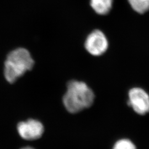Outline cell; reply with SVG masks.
<instances>
[{"label": "cell", "instance_id": "1", "mask_svg": "<svg viewBox=\"0 0 149 149\" xmlns=\"http://www.w3.org/2000/svg\"><path fill=\"white\" fill-rule=\"evenodd\" d=\"M95 98L93 91L84 82L72 80L68 84L63 101L68 112L76 113L90 107Z\"/></svg>", "mask_w": 149, "mask_h": 149}, {"label": "cell", "instance_id": "2", "mask_svg": "<svg viewBox=\"0 0 149 149\" xmlns=\"http://www.w3.org/2000/svg\"><path fill=\"white\" fill-rule=\"evenodd\" d=\"M34 61L25 48H17L9 54L6 60L4 74L9 83H14L27 71L32 69Z\"/></svg>", "mask_w": 149, "mask_h": 149}, {"label": "cell", "instance_id": "3", "mask_svg": "<svg viewBox=\"0 0 149 149\" xmlns=\"http://www.w3.org/2000/svg\"><path fill=\"white\" fill-rule=\"evenodd\" d=\"M85 47L92 55L98 56L106 52L108 47V42L103 32L96 29L90 33L86 38Z\"/></svg>", "mask_w": 149, "mask_h": 149}, {"label": "cell", "instance_id": "4", "mask_svg": "<svg viewBox=\"0 0 149 149\" xmlns=\"http://www.w3.org/2000/svg\"><path fill=\"white\" fill-rule=\"evenodd\" d=\"M129 106L140 115L149 112V96L140 88H133L129 92Z\"/></svg>", "mask_w": 149, "mask_h": 149}, {"label": "cell", "instance_id": "5", "mask_svg": "<svg viewBox=\"0 0 149 149\" xmlns=\"http://www.w3.org/2000/svg\"><path fill=\"white\" fill-rule=\"evenodd\" d=\"M17 129L22 138L28 140L40 138L44 132L43 124L39 121L32 119L19 123Z\"/></svg>", "mask_w": 149, "mask_h": 149}, {"label": "cell", "instance_id": "6", "mask_svg": "<svg viewBox=\"0 0 149 149\" xmlns=\"http://www.w3.org/2000/svg\"><path fill=\"white\" fill-rule=\"evenodd\" d=\"M90 5L96 13L106 15L112 9L113 0H90Z\"/></svg>", "mask_w": 149, "mask_h": 149}, {"label": "cell", "instance_id": "7", "mask_svg": "<svg viewBox=\"0 0 149 149\" xmlns=\"http://www.w3.org/2000/svg\"><path fill=\"white\" fill-rule=\"evenodd\" d=\"M134 11L144 13L149 10V0H128Z\"/></svg>", "mask_w": 149, "mask_h": 149}, {"label": "cell", "instance_id": "8", "mask_svg": "<svg viewBox=\"0 0 149 149\" xmlns=\"http://www.w3.org/2000/svg\"><path fill=\"white\" fill-rule=\"evenodd\" d=\"M113 149H136L135 145L128 139H122L115 144Z\"/></svg>", "mask_w": 149, "mask_h": 149}, {"label": "cell", "instance_id": "9", "mask_svg": "<svg viewBox=\"0 0 149 149\" xmlns=\"http://www.w3.org/2000/svg\"><path fill=\"white\" fill-rule=\"evenodd\" d=\"M22 149H34L32 148H29V147H26V148H23Z\"/></svg>", "mask_w": 149, "mask_h": 149}]
</instances>
